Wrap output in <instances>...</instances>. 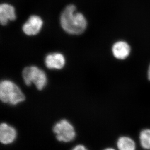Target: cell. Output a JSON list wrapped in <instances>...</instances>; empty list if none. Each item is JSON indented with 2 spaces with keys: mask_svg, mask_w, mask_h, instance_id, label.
I'll use <instances>...</instances> for the list:
<instances>
[{
  "mask_svg": "<svg viewBox=\"0 0 150 150\" xmlns=\"http://www.w3.org/2000/svg\"><path fill=\"white\" fill-rule=\"evenodd\" d=\"M22 76L27 86L34 84L37 89L41 91L47 86V75L42 69L35 66L26 67L23 69Z\"/></svg>",
  "mask_w": 150,
  "mask_h": 150,
  "instance_id": "3",
  "label": "cell"
},
{
  "mask_svg": "<svg viewBox=\"0 0 150 150\" xmlns=\"http://www.w3.org/2000/svg\"><path fill=\"white\" fill-rule=\"evenodd\" d=\"M103 150H115V149H114V148H107L106 149H104Z\"/></svg>",
  "mask_w": 150,
  "mask_h": 150,
  "instance_id": "14",
  "label": "cell"
},
{
  "mask_svg": "<svg viewBox=\"0 0 150 150\" xmlns=\"http://www.w3.org/2000/svg\"><path fill=\"white\" fill-rule=\"evenodd\" d=\"M16 9L8 3H2L0 6V23L3 26L6 25L10 21L16 20Z\"/></svg>",
  "mask_w": 150,
  "mask_h": 150,
  "instance_id": "7",
  "label": "cell"
},
{
  "mask_svg": "<svg viewBox=\"0 0 150 150\" xmlns=\"http://www.w3.org/2000/svg\"><path fill=\"white\" fill-rule=\"evenodd\" d=\"M71 150H88L85 146L82 145H77Z\"/></svg>",
  "mask_w": 150,
  "mask_h": 150,
  "instance_id": "12",
  "label": "cell"
},
{
  "mask_svg": "<svg viewBox=\"0 0 150 150\" xmlns=\"http://www.w3.org/2000/svg\"><path fill=\"white\" fill-rule=\"evenodd\" d=\"M130 51V46L125 41H118L115 43L112 47L114 57L117 59H126L129 56Z\"/></svg>",
  "mask_w": 150,
  "mask_h": 150,
  "instance_id": "9",
  "label": "cell"
},
{
  "mask_svg": "<svg viewBox=\"0 0 150 150\" xmlns=\"http://www.w3.org/2000/svg\"><path fill=\"white\" fill-rule=\"evenodd\" d=\"M118 150H136V144L134 140L128 136H122L117 142Z\"/></svg>",
  "mask_w": 150,
  "mask_h": 150,
  "instance_id": "10",
  "label": "cell"
},
{
  "mask_svg": "<svg viewBox=\"0 0 150 150\" xmlns=\"http://www.w3.org/2000/svg\"><path fill=\"white\" fill-rule=\"evenodd\" d=\"M148 78L150 81V65L149 66L148 71Z\"/></svg>",
  "mask_w": 150,
  "mask_h": 150,
  "instance_id": "13",
  "label": "cell"
},
{
  "mask_svg": "<svg viewBox=\"0 0 150 150\" xmlns=\"http://www.w3.org/2000/svg\"><path fill=\"white\" fill-rule=\"evenodd\" d=\"M65 57L62 53L52 52L46 56L44 63L46 67L50 69H62L66 65Z\"/></svg>",
  "mask_w": 150,
  "mask_h": 150,
  "instance_id": "6",
  "label": "cell"
},
{
  "mask_svg": "<svg viewBox=\"0 0 150 150\" xmlns=\"http://www.w3.org/2000/svg\"><path fill=\"white\" fill-rule=\"evenodd\" d=\"M44 24L42 18L38 15L30 16L22 26V30L28 36L37 35L41 31Z\"/></svg>",
  "mask_w": 150,
  "mask_h": 150,
  "instance_id": "5",
  "label": "cell"
},
{
  "mask_svg": "<svg viewBox=\"0 0 150 150\" xmlns=\"http://www.w3.org/2000/svg\"><path fill=\"white\" fill-rule=\"evenodd\" d=\"M53 132L59 142H69L75 139L76 132L74 126L67 120L63 119L55 123Z\"/></svg>",
  "mask_w": 150,
  "mask_h": 150,
  "instance_id": "4",
  "label": "cell"
},
{
  "mask_svg": "<svg viewBox=\"0 0 150 150\" xmlns=\"http://www.w3.org/2000/svg\"><path fill=\"white\" fill-rule=\"evenodd\" d=\"M0 99L4 103L16 105L23 102L25 97L17 84L9 80H4L0 83Z\"/></svg>",
  "mask_w": 150,
  "mask_h": 150,
  "instance_id": "2",
  "label": "cell"
},
{
  "mask_svg": "<svg viewBox=\"0 0 150 150\" xmlns=\"http://www.w3.org/2000/svg\"><path fill=\"white\" fill-rule=\"evenodd\" d=\"M60 23L64 31L72 35L82 34L88 26L86 18L77 11L74 4H69L64 8L60 17Z\"/></svg>",
  "mask_w": 150,
  "mask_h": 150,
  "instance_id": "1",
  "label": "cell"
},
{
  "mask_svg": "<svg viewBox=\"0 0 150 150\" xmlns=\"http://www.w3.org/2000/svg\"><path fill=\"white\" fill-rule=\"evenodd\" d=\"M16 129L6 123H1L0 126V141L2 144L8 145L14 142L17 137Z\"/></svg>",
  "mask_w": 150,
  "mask_h": 150,
  "instance_id": "8",
  "label": "cell"
},
{
  "mask_svg": "<svg viewBox=\"0 0 150 150\" xmlns=\"http://www.w3.org/2000/svg\"><path fill=\"white\" fill-rule=\"evenodd\" d=\"M139 142L143 149L150 150V129H144L140 132Z\"/></svg>",
  "mask_w": 150,
  "mask_h": 150,
  "instance_id": "11",
  "label": "cell"
}]
</instances>
